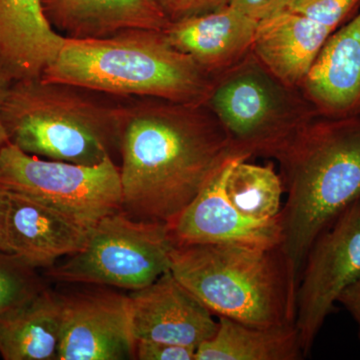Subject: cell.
<instances>
[{
    "label": "cell",
    "mask_w": 360,
    "mask_h": 360,
    "mask_svg": "<svg viewBox=\"0 0 360 360\" xmlns=\"http://www.w3.org/2000/svg\"><path fill=\"white\" fill-rule=\"evenodd\" d=\"M118 149L123 212L167 225L234 156L207 106L156 98L118 105Z\"/></svg>",
    "instance_id": "obj_1"
},
{
    "label": "cell",
    "mask_w": 360,
    "mask_h": 360,
    "mask_svg": "<svg viewBox=\"0 0 360 360\" xmlns=\"http://www.w3.org/2000/svg\"><path fill=\"white\" fill-rule=\"evenodd\" d=\"M276 160L288 193L279 213V250L298 288L315 239L360 203V118L316 115Z\"/></svg>",
    "instance_id": "obj_2"
},
{
    "label": "cell",
    "mask_w": 360,
    "mask_h": 360,
    "mask_svg": "<svg viewBox=\"0 0 360 360\" xmlns=\"http://www.w3.org/2000/svg\"><path fill=\"white\" fill-rule=\"evenodd\" d=\"M41 78L115 96L205 105L212 77L170 44L165 32L123 30L68 39Z\"/></svg>",
    "instance_id": "obj_3"
},
{
    "label": "cell",
    "mask_w": 360,
    "mask_h": 360,
    "mask_svg": "<svg viewBox=\"0 0 360 360\" xmlns=\"http://www.w3.org/2000/svg\"><path fill=\"white\" fill-rule=\"evenodd\" d=\"M170 272L219 317L255 328L295 324L297 283L279 248L175 245Z\"/></svg>",
    "instance_id": "obj_4"
},
{
    "label": "cell",
    "mask_w": 360,
    "mask_h": 360,
    "mask_svg": "<svg viewBox=\"0 0 360 360\" xmlns=\"http://www.w3.org/2000/svg\"><path fill=\"white\" fill-rule=\"evenodd\" d=\"M1 117L9 143L46 160L96 165L118 148V106L72 85L41 77L14 82Z\"/></svg>",
    "instance_id": "obj_5"
},
{
    "label": "cell",
    "mask_w": 360,
    "mask_h": 360,
    "mask_svg": "<svg viewBox=\"0 0 360 360\" xmlns=\"http://www.w3.org/2000/svg\"><path fill=\"white\" fill-rule=\"evenodd\" d=\"M205 105L224 129L232 155L271 158L316 116L300 89L283 84L250 52L213 77Z\"/></svg>",
    "instance_id": "obj_6"
},
{
    "label": "cell",
    "mask_w": 360,
    "mask_h": 360,
    "mask_svg": "<svg viewBox=\"0 0 360 360\" xmlns=\"http://www.w3.org/2000/svg\"><path fill=\"white\" fill-rule=\"evenodd\" d=\"M174 248L167 224L135 219L122 210L101 219L84 248L47 269V276L61 283L139 290L170 271Z\"/></svg>",
    "instance_id": "obj_7"
},
{
    "label": "cell",
    "mask_w": 360,
    "mask_h": 360,
    "mask_svg": "<svg viewBox=\"0 0 360 360\" xmlns=\"http://www.w3.org/2000/svg\"><path fill=\"white\" fill-rule=\"evenodd\" d=\"M0 186L51 206L89 231L122 210L120 167L111 158L75 165L42 160L7 143L0 149Z\"/></svg>",
    "instance_id": "obj_8"
},
{
    "label": "cell",
    "mask_w": 360,
    "mask_h": 360,
    "mask_svg": "<svg viewBox=\"0 0 360 360\" xmlns=\"http://www.w3.org/2000/svg\"><path fill=\"white\" fill-rule=\"evenodd\" d=\"M360 276V203L347 210L310 246L297 292L295 326L304 356L335 303Z\"/></svg>",
    "instance_id": "obj_9"
},
{
    "label": "cell",
    "mask_w": 360,
    "mask_h": 360,
    "mask_svg": "<svg viewBox=\"0 0 360 360\" xmlns=\"http://www.w3.org/2000/svg\"><path fill=\"white\" fill-rule=\"evenodd\" d=\"M129 295L108 290L63 295L58 360L136 359Z\"/></svg>",
    "instance_id": "obj_10"
},
{
    "label": "cell",
    "mask_w": 360,
    "mask_h": 360,
    "mask_svg": "<svg viewBox=\"0 0 360 360\" xmlns=\"http://www.w3.org/2000/svg\"><path fill=\"white\" fill-rule=\"evenodd\" d=\"M236 158L229 156L225 160L193 202L167 224L175 245L219 243L264 250L279 248V217L269 220L246 217L226 198L225 179Z\"/></svg>",
    "instance_id": "obj_11"
},
{
    "label": "cell",
    "mask_w": 360,
    "mask_h": 360,
    "mask_svg": "<svg viewBox=\"0 0 360 360\" xmlns=\"http://www.w3.org/2000/svg\"><path fill=\"white\" fill-rule=\"evenodd\" d=\"M135 342L160 341L198 348L217 333L219 322L172 272L129 295Z\"/></svg>",
    "instance_id": "obj_12"
},
{
    "label": "cell",
    "mask_w": 360,
    "mask_h": 360,
    "mask_svg": "<svg viewBox=\"0 0 360 360\" xmlns=\"http://www.w3.org/2000/svg\"><path fill=\"white\" fill-rule=\"evenodd\" d=\"M300 89L317 115L360 118V8L326 40Z\"/></svg>",
    "instance_id": "obj_13"
},
{
    "label": "cell",
    "mask_w": 360,
    "mask_h": 360,
    "mask_svg": "<svg viewBox=\"0 0 360 360\" xmlns=\"http://www.w3.org/2000/svg\"><path fill=\"white\" fill-rule=\"evenodd\" d=\"M258 21L226 6L210 13L170 21L165 28L170 44L215 77L251 51Z\"/></svg>",
    "instance_id": "obj_14"
},
{
    "label": "cell",
    "mask_w": 360,
    "mask_h": 360,
    "mask_svg": "<svg viewBox=\"0 0 360 360\" xmlns=\"http://www.w3.org/2000/svg\"><path fill=\"white\" fill-rule=\"evenodd\" d=\"M9 195V245L26 264L47 269L86 245L89 229L39 200L13 191Z\"/></svg>",
    "instance_id": "obj_15"
},
{
    "label": "cell",
    "mask_w": 360,
    "mask_h": 360,
    "mask_svg": "<svg viewBox=\"0 0 360 360\" xmlns=\"http://www.w3.org/2000/svg\"><path fill=\"white\" fill-rule=\"evenodd\" d=\"M41 0H0V72L11 82L39 78L65 42Z\"/></svg>",
    "instance_id": "obj_16"
},
{
    "label": "cell",
    "mask_w": 360,
    "mask_h": 360,
    "mask_svg": "<svg viewBox=\"0 0 360 360\" xmlns=\"http://www.w3.org/2000/svg\"><path fill=\"white\" fill-rule=\"evenodd\" d=\"M49 25L68 39H101L129 30H165L170 20L155 0H41Z\"/></svg>",
    "instance_id": "obj_17"
},
{
    "label": "cell",
    "mask_w": 360,
    "mask_h": 360,
    "mask_svg": "<svg viewBox=\"0 0 360 360\" xmlns=\"http://www.w3.org/2000/svg\"><path fill=\"white\" fill-rule=\"evenodd\" d=\"M333 33L309 18L283 8L258 21L251 52L277 79L300 89Z\"/></svg>",
    "instance_id": "obj_18"
},
{
    "label": "cell",
    "mask_w": 360,
    "mask_h": 360,
    "mask_svg": "<svg viewBox=\"0 0 360 360\" xmlns=\"http://www.w3.org/2000/svg\"><path fill=\"white\" fill-rule=\"evenodd\" d=\"M63 295L40 290L0 314V355L4 360H58Z\"/></svg>",
    "instance_id": "obj_19"
},
{
    "label": "cell",
    "mask_w": 360,
    "mask_h": 360,
    "mask_svg": "<svg viewBox=\"0 0 360 360\" xmlns=\"http://www.w3.org/2000/svg\"><path fill=\"white\" fill-rule=\"evenodd\" d=\"M303 357L295 324L255 328L220 316L217 333L196 348L194 360H300Z\"/></svg>",
    "instance_id": "obj_20"
},
{
    "label": "cell",
    "mask_w": 360,
    "mask_h": 360,
    "mask_svg": "<svg viewBox=\"0 0 360 360\" xmlns=\"http://www.w3.org/2000/svg\"><path fill=\"white\" fill-rule=\"evenodd\" d=\"M224 191L231 205L252 219H277L283 208V179L271 165H253L236 158L225 179Z\"/></svg>",
    "instance_id": "obj_21"
},
{
    "label": "cell",
    "mask_w": 360,
    "mask_h": 360,
    "mask_svg": "<svg viewBox=\"0 0 360 360\" xmlns=\"http://www.w3.org/2000/svg\"><path fill=\"white\" fill-rule=\"evenodd\" d=\"M44 288L37 269L14 253L0 251V314Z\"/></svg>",
    "instance_id": "obj_22"
},
{
    "label": "cell",
    "mask_w": 360,
    "mask_h": 360,
    "mask_svg": "<svg viewBox=\"0 0 360 360\" xmlns=\"http://www.w3.org/2000/svg\"><path fill=\"white\" fill-rule=\"evenodd\" d=\"M283 8L335 32L360 8V0H286Z\"/></svg>",
    "instance_id": "obj_23"
},
{
    "label": "cell",
    "mask_w": 360,
    "mask_h": 360,
    "mask_svg": "<svg viewBox=\"0 0 360 360\" xmlns=\"http://www.w3.org/2000/svg\"><path fill=\"white\" fill-rule=\"evenodd\" d=\"M170 21L210 13L229 6V0H155Z\"/></svg>",
    "instance_id": "obj_24"
},
{
    "label": "cell",
    "mask_w": 360,
    "mask_h": 360,
    "mask_svg": "<svg viewBox=\"0 0 360 360\" xmlns=\"http://www.w3.org/2000/svg\"><path fill=\"white\" fill-rule=\"evenodd\" d=\"M196 348L160 341H137L135 347L139 360H194Z\"/></svg>",
    "instance_id": "obj_25"
},
{
    "label": "cell",
    "mask_w": 360,
    "mask_h": 360,
    "mask_svg": "<svg viewBox=\"0 0 360 360\" xmlns=\"http://www.w3.org/2000/svg\"><path fill=\"white\" fill-rule=\"evenodd\" d=\"M286 0H229V6L245 14L252 20L260 21L284 7Z\"/></svg>",
    "instance_id": "obj_26"
},
{
    "label": "cell",
    "mask_w": 360,
    "mask_h": 360,
    "mask_svg": "<svg viewBox=\"0 0 360 360\" xmlns=\"http://www.w3.org/2000/svg\"><path fill=\"white\" fill-rule=\"evenodd\" d=\"M9 205H11L9 191L0 186V251L13 253L8 240Z\"/></svg>",
    "instance_id": "obj_27"
},
{
    "label": "cell",
    "mask_w": 360,
    "mask_h": 360,
    "mask_svg": "<svg viewBox=\"0 0 360 360\" xmlns=\"http://www.w3.org/2000/svg\"><path fill=\"white\" fill-rule=\"evenodd\" d=\"M338 302L354 317L359 326L360 335V276L342 293Z\"/></svg>",
    "instance_id": "obj_28"
},
{
    "label": "cell",
    "mask_w": 360,
    "mask_h": 360,
    "mask_svg": "<svg viewBox=\"0 0 360 360\" xmlns=\"http://www.w3.org/2000/svg\"><path fill=\"white\" fill-rule=\"evenodd\" d=\"M11 84H13V82L0 72V149L9 143L8 136H7L4 122H2L1 111Z\"/></svg>",
    "instance_id": "obj_29"
}]
</instances>
